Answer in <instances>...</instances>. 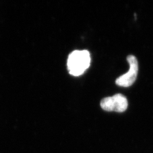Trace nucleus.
<instances>
[{
    "label": "nucleus",
    "instance_id": "f257e3e1",
    "mask_svg": "<svg viewBox=\"0 0 153 153\" xmlns=\"http://www.w3.org/2000/svg\"><path fill=\"white\" fill-rule=\"evenodd\" d=\"M91 63L90 52L87 50H76L68 56L67 66L69 74L73 76H79L86 71Z\"/></svg>",
    "mask_w": 153,
    "mask_h": 153
},
{
    "label": "nucleus",
    "instance_id": "f03ea898",
    "mask_svg": "<svg viewBox=\"0 0 153 153\" xmlns=\"http://www.w3.org/2000/svg\"><path fill=\"white\" fill-rule=\"evenodd\" d=\"M128 105L127 99L121 94H117L112 97L105 98L100 102L102 108L108 112H123L127 109Z\"/></svg>",
    "mask_w": 153,
    "mask_h": 153
},
{
    "label": "nucleus",
    "instance_id": "7ed1b4c3",
    "mask_svg": "<svg viewBox=\"0 0 153 153\" xmlns=\"http://www.w3.org/2000/svg\"><path fill=\"white\" fill-rule=\"evenodd\" d=\"M127 61L129 64V70L126 73L118 77L116 80V84L123 87L131 86L135 82L138 71V64L137 58L133 55L127 57Z\"/></svg>",
    "mask_w": 153,
    "mask_h": 153
}]
</instances>
